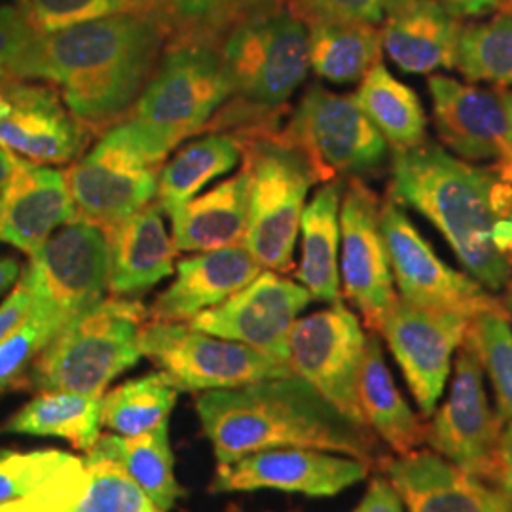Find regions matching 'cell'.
Wrapping results in <instances>:
<instances>
[{"instance_id": "f907efd6", "label": "cell", "mask_w": 512, "mask_h": 512, "mask_svg": "<svg viewBox=\"0 0 512 512\" xmlns=\"http://www.w3.org/2000/svg\"><path fill=\"white\" fill-rule=\"evenodd\" d=\"M484 512H512V497L501 494V492H497L495 488L490 486Z\"/></svg>"}, {"instance_id": "d6986e66", "label": "cell", "mask_w": 512, "mask_h": 512, "mask_svg": "<svg viewBox=\"0 0 512 512\" xmlns=\"http://www.w3.org/2000/svg\"><path fill=\"white\" fill-rule=\"evenodd\" d=\"M46 86L0 78V148L33 164H65L84 147L82 124Z\"/></svg>"}, {"instance_id": "ffe728a7", "label": "cell", "mask_w": 512, "mask_h": 512, "mask_svg": "<svg viewBox=\"0 0 512 512\" xmlns=\"http://www.w3.org/2000/svg\"><path fill=\"white\" fill-rule=\"evenodd\" d=\"M440 141L467 162L494 160V169L512 181V148L501 93L461 84L435 74L429 78Z\"/></svg>"}, {"instance_id": "3957f363", "label": "cell", "mask_w": 512, "mask_h": 512, "mask_svg": "<svg viewBox=\"0 0 512 512\" xmlns=\"http://www.w3.org/2000/svg\"><path fill=\"white\" fill-rule=\"evenodd\" d=\"M391 196L429 220L486 291L511 285V260L495 247L494 228L512 215V184L494 167L471 165L425 139L393 150Z\"/></svg>"}, {"instance_id": "f546056e", "label": "cell", "mask_w": 512, "mask_h": 512, "mask_svg": "<svg viewBox=\"0 0 512 512\" xmlns=\"http://www.w3.org/2000/svg\"><path fill=\"white\" fill-rule=\"evenodd\" d=\"M310 69L334 84L361 82L380 63L382 33L378 25L340 19H310Z\"/></svg>"}, {"instance_id": "7dc6e473", "label": "cell", "mask_w": 512, "mask_h": 512, "mask_svg": "<svg viewBox=\"0 0 512 512\" xmlns=\"http://www.w3.org/2000/svg\"><path fill=\"white\" fill-rule=\"evenodd\" d=\"M459 18L484 14H512V0H442Z\"/></svg>"}, {"instance_id": "7402d4cb", "label": "cell", "mask_w": 512, "mask_h": 512, "mask_svg": "<svg viewBox=\"0 0 512 512\" xmlns=\"http://www.w3.org/2000/svg\"><path fill=\"white\" fill-rule=\"evenodd\" d=\"M27 497L42 512H165L116 459L92 448L67 461Z\"/></svg>"}, {"instance_id": "1f68e13d", "label": "cell", "mask_w": 512, "mask_h": 512, "mask_svg": "<svg viewBox=\"0 0 512 512\" xmlns=\"http://www.w3.org/2000/svg\"><path fill=\"white\" fill-rule=\"evenodd\" d=\"M359 109L393 150L418 147L427 139V118L418 93L376 63L353 95Z\"/></svg>"}, {"instance_id": "d590c367", "label": "cell", "mask_w": 512, "mask_h": 512, "mask_svg": "<svg viewBox=\"0 0 512 512\" xmlns=\"http://www.w3.org/2000/svg\"><path fill=\"white\" fill-rule=\"evenodd\" d=\"M179 389L164 374L129 380L101 397V421L114 435L137 437L169 421Z\"/></svg>"}, {"instance_id": "e0dca14e", "label": "cell", "mask_w": 512, "mask_h": 512, "mask_svg": "<svg viewBox=\"0 0 512 512\" xmlns=\"http://www.w3.org/2000/svg\"><path fill=\"white\" fill-rule=\"evenodd\" d=\"M471 319L450 311L423 310L401 298L387 315L384 336L423 416H433Z\"/></svg>"}, {"instance_id": "6f0895ef", "label": "cell", "mask_w": 512, "mask_h": 512, "mask_svg": "<svg viewBox=\"0 0 512 512\" xmlns=\"http://www.w3.org/2000/svg\"><path fill=\"white\" fill-rule=\"evenodd\" d=\"M509 255H512V247H511V251H509V253H507V256Z\"/></svg>"}, {"instance_id": "c3c4849f", "label": "cell", "mask_w": 512, "mask_h": 512, "mask_svg": "<svg viewBox=\"0 0 512 512\" xmlns=\"http://www.w3.org/2000/svg\"><path fill=\"white\" fill-rule=\"evenodd\" d=\"M494 243L495 247L501 253H509L512 247V215L499 220L494 228Z\"/></svg>"}, {"instance_id": "7c38bea8", "label": "cell", "mask_w": 512, "mask_h": 512, "mask_svg": "<svg viewBox=\"0 0 512 512\" xmlns=\"http://www.w3.org/2000/svg\"><path fill=\"white\" fill-rule=\"evenodd\" d=\"M380 228L399 298L423 310L450 311L473 319L486 311H505L469 274L448 266L421 236L399 203L380 207Z\"/></svg>"}, {"instance_id": "4316f807", "label": "cell", "mask_w": 512, "mask_h": 512, "mask_svg": "<svg viewBox=\"0 0 512 512\" xmlns=\"http://www.w3.org/2000/svg\"><path fill=\"white\" fill-rule=\"evenodd\" d=\"M167 215L177 251L207 253L243 245L249 217L247 171L241 169L236 177L217 184Z\"/></svg>"}, {"instance_id": "5bb4252c", "label": "cell", "mask_w": 512, "mask_h": 512, "mask_svg": "<svg viewBox=\"0 0 512 512\" xmlns=\"http://www.w3.org/2000/svg\"><path fill=\"white\" fill-rule=\"evenodd\" d=\"M503 423L488 399L484 370L463 342L450 393L425 425V442L431 452L488 484Z\"/></svg>"}, {"instance_id": "f5cc1de1", "label": "cell", "mask_w": 512, "mask_h": 512, "mask_svg": "<svg viewBox=\"0 0 512 512\" xmlns=\"http://www.w3.org/2000/svg\"><path fill=\"white\" fill-rule=\"evenodd\" d=\"M16 160H18L16 154H12V152L0 148V190H2V186L8 181V177L12 175Z\"/></svg>"}, {"instance_id": "4dcf8cb0", "label": "cell", "mask_w": 512, "mask_h": 512, "mask_svg": "<svg viewBox=\"0 0 512 512\" xmlns=\"http://www.w3.org/2000/svg\"><path fill=\"white\" fill-rule=\"evenodd\" d=\"M150 16L167 33V46L202 44L219 48L220 40L245 19L281 6L285 0H147Z\"/></svg>"}, {"instance_id": "ab89813d", "label": "cell", "mask_w": 512, "mask_h": 512, "mask_svg": "<svg viewBox=\"0 0 512 512\" xmlns=\"http://www.w3.org/2000/svg\"><path fill=\"white\" fill-rule=\"evenodd\" d=\"M71 459L61 450H0V503L31 494Z\"/></svg>"}, {"instance_id": "4fadbf2b", "label": "cell", "mask_w": 512, "mask_h": 512, "mask_svg": "<svg viewBox=\"0 0 512 512\" xmlns=\"http://www.w3.org/2000/svg\"><path fill=\"white\" fill-rule=\"evenodd\" d=\"M368 336L357 315L342 302L315 311L296 323L289 334V357L294 376L302 378L349 420L366 425L357 385Z\"/></svg>"}, {"instance_id": "74e56055", "label": "cell", "mask_w": 512, "mask_h": 512, "mask_svg": "<svg viewBox=\"0 0 512 512\" xmlns=\"http://www.w3.org/2000/svg\"><path fill=\"white\" fill-rule=\"evenodd\" d=\"M478 359L494 389L495 412L512 420V327L509 313L486 311L471 319L463 340Z\"/></svg>"}, {"instance_id": "db71d44e", "label": "cell", "mask_w": 512, "mask_h": 512, "mask_svg": "<svg viewBox=\"0 0 512 512\" xmlns=\"http://www.w3.org/2000/svg\"><path fill=\"white\" fill-rule=\"evenodd\" d=\"M501 101H503V109H505V118H507V135H509V143L512 148V92L501 93Z\"/></svg>"}, {"instance_id": "8fae6325", "label": "cell", "mask_w": 512, "mask_h": 512, "mask_svg": "<svg viewBox=\"0 0 512 512\" xmlns=\"http://www.w3.org/2000/svg\"><path fill=\"white\" fill-rule=\"evenodd\" d=\"M311 165L317 181L380 169L389 145L353 97L311 86L281 133Z\"/></svg>"}, {"instance_id": "60d3db41", "label": "cell", "mask_w": 512, "mask_h": 512, "mask_svg": "<svg viewBox=\"0 0 512 512\" xmlns=\"http://www.w3.org/2000/svg\"><path fill=\"white\" fill-rule=\"evenodd\" d=\"M408 0H285L304 23L310 19H340L380 25Z\"/></svg>"}, {"instance_id": "680465c9", "label": "cell", "mask_w": 512, "mask_h": 512, "mask_svg": "<svg viewBox=\"0 0 512 512\" xmlns=\"http://www.w3.org/2000/svg\"><path fill=\"white\" fill-rule=\"evenodd\" d=\"M511 184H512V181H511Z\"/></svg>"}, {"instance_id": "5b68a950", "label": "cell", "mask_w": 512, "mask_h": 512, "mask_svg": "<svg viewBox=\"0 0 512 512\" xmlns=\"http://www.w3.org/2000/svg\"><path fill=\"white\" fill-rule=\"evenodd\" d=\"M148 310L122 296L103 298L55 334L29 366L38 391H73L103 397L122 372L143 357L141 327Z\"/></svg>"}, {"instance_id": "44dd1931", "label": "cell", "mask_w": 512, "mask_h": 512, "mask_svg": "<svg viewBox=\"0 0 512 512\" xmlns=\"http://www.w3.org/2000/svg\"><path fill=\"white\" fill-rule=\"evenodd\" d=\"M74 219L76 209L65 175L18 156L0 190V243L31 256L55 230Z\"/></svg>"}, {"instance_id": "f35d334b", "label": "cell", "mask_w": 512, "mask_h": 512, "mask_svg": "<svg viewBox=\"0 0 512 512\" xmlns=\"http://www.w3.org/2000/svg\"><path fill=\"white\" fill-rule=\"evenodd\" d=\"M23 12L38 33L118 14H148L147 0H25Z\"/></svg>"}, {"instance_id": "bcb514c9", "label": "cell", "mask_w": 512, "mask_h": 512, "mask_svg": "<svg viewBox=\"0 0 512 512\" xmlns=\"http://www.w3.org/2000/svg\"><path fill=\"white\" fill-rule=\"evenodd\" d=\"M31 311V293L19 279L16 289L0 304V342L25 321Z\"/></svg>"}, {"instance_id": "30bf717a", "label": "cell", "mask_w": 512, "mask_h": 512, "mask_svg": "<svg viewBox=\"0 0 512 512\" xmlns=\"http://www.w3.org/2000/svg\"><path fill=\"white\" fill-rule=\"evenodd\" d=\"M139 348L179 391L230 389L293 374L272 355L188 323L152 319L141 327Z\"/></svg>"}, {"instance_id": "484cf974", "label": "cell", "mask_w": 512, "mask_h": 512, "mask_svg": "<svg viewBox=\"0 0 512 512\" xmlns=\"http://www.w3.org/2000/svg\"><path fill=\"white\" fill-rule=\"evenodd\" d=\"M112 296L145 293L173 274L175 245L167 234L160 205H147L116 224L109 234Z\"/></svg>"}, {"instance_id": "e575fe53", "label": "cell", "mask_w": 512, "mask_h": 512, "mask_svg": "<svg viewBox=\"0 0 512 512\" xmlns=\"http://www.w3.org/2000/svg\"><path fill=\"white\" fill-rule=\"evenodd\" d=\"M93 448L116 459L131 480L165 512L183 497L184 490L175 476L167 423L137 437L101 435Z\"/></svg>"}, {"instance_id": "681fc988", "label": "cell", "mask_w": 512, "mask_h": 512, "mask_svg": "<svg viewBox=\"0 0 512 512\" xmlns=\"http://www.w3.org/2000/svg\"><path fill=\"white\" fill-rule=\"evenodd\" d=\"M19 275V262L12 256H0V293H4Z\"/></svg>"}, {"instance_id": "cb8c5ba5", "label": "cell", "mask_w": 512, "mask_h": 512, "mask_svg": "<svg viewBox=\"0 0 512 512\" xmlns=\"http://www.w3.org/2000/svg\"><path fill=\"white\" fill-rule=\"evenodd\" d=\"M463 23L442 0H408L384 19L382 48L410 74L456 69Z\"/></svg>"}, {"instance_id": "ba28073f", "label": "cell", "mask_w": 512, "mask_h": 512, "mask_svg": "<svg viewBox=\"0 0 512 512\" xmlns=\"http://www.w3.org/2000/svg\"><path fill=\"white\" fill-rule=\"evenodd\" d=\"M109 279V238L84 219L71 220L46 239L21 274L31 293L29 315L52 338L105 298Z\"/></svg>"}, {"instance_id": "836d02e7", "label": "cell", "mask_w": 512, "mask_h": 512, "mask_svg": "<svg viewBox=\"0 0 512 512\" xmlns=\"http://www.w3.org/2000/svg\"><path fill=\"white\" fill-rule=\"evenodd\" d=\"M243 156L238 137L213 133L181 148L158 173L156 200L164 213L196 198L209 183L230 173Z\"/></svg>"}, {"instance_id": "d6a6232c", "label": "cell", "mask_w": 512, "mask_h": 512, "mask_svg": "<svg viewBox=\"0 0 512 512\" xmlns=\"http://www.w3.org/2000/svg\"><path fill=\"white\" fill-rule=\"evenodd\" d=\"M101 397L73 391H42L4 425L8 433L69 440L76 450L90 452L101 437Z\"/></svg>"}, {"instance_id": "52a82bcc", "label": "cell", "mask_w": 512, "mask_h": 512, "mask_svg": "<svg viewBox=\"0 0 512 512\" xmlns=\"http://www.w3.org/2000/svg\"><path fill=\"white\" fill-rule=\"evenodd\" d=\"M249 177V217L243 247L272 272L293 266L294 245L311 186L317 181L304 154L283 135L243 141Z\"/></svg>"}, {"instance_id": "7bdbcfd3", "label": "cell", "mask_w": 512, "mask_h": 512, "mask_svg": "<svg viewBox=\"0 0 512 512\" xmlns=\"http://www.w3.org/2000/svg\"><path fill=\"white\" fill-rule=\"evenodd\" d=\"M37 35L21 6H0V78H14L19 55Z\"/></svg>"}, {"instance_id": "9c48e42d", "label": "cell", "mask_w": 512, "mask_h": 512, "mask_svg": "<svg viewBox=\"0 0 512 512\" xmlns=\"http://www.w3.org/2000/svg\"><path fill=\"white\" fill-rule=\"evenodd\" d=\"M160 165L128 118L112 126L65 173L76 219L93 222L109 234L156 198Z\"/></svg>"}, {"instance_id": "8d00e7d4", "label": "cell", "mask_w": 512, "mask_h": 512, "mask_svg": "<svg viewBox=\"0 0 512 512\" xmlns=\"http://www.w3.org/2000/svg\"><path fill=\"white\" fill-rule=\"evenodd\" d=\"M456 69L471 82L512 86V14L463 27Z\"/></svg>"}, {"instance_id": "816d5d0a", "label": "cell", "mask_w": 512, "mask_h": 512, "mask_svg": "<svg viewBox=\"0 0 512 512\" xmlns=\"http://www.w3.org/2000/svg\"><path fill=\"white\" fill-rule=\"evenodd\" d=\"M0 512H42L38 509L37 505L27 497H19V499H12V501H4L0 503Z\"/></svg>"}, {"instance_id": "11a10c76", "label": "cell", "mask_w": 512, "mask_h": 512, "mask_svg": "<svg viewBox=\"0 0 512 512\" xmlns=\"http://www.w3.org/2000/svg\"><path fill=\"white\" fill-rule=\"evenodd\" d=\"M503 306H505V310L509 313V319H512V289L505 296V300H503Z\"/></svg>"}, {"instance_id": "603a6c76", "label": "cell", "mask_w": 512, "mask_h": 512, "mask_svg": "<svg viewBox=\"0 0 512 512\" xmlns=\"http://www.w3.org/2000/svg\"><path fill=\"white\" fill-rule=\"evenodd\" d=\"M262 266L243 247H226L188 256L177 264L175 281L160 294L148 315L154 321L188 323L249 285Z\"/></svg>"}, {"instance_id": "2e32d148", "label": "cell", "mask_w": 512, "mask_h": 512, "mask_svg": "<svg viewBox=\"0 0 512 512\" xmlns=\"http://www.w3.org/2000/svg\"><path fill=\"white\" fill-rule=\"evenodd\" d=\"M311 300L300 283L266 270L219 306L190 319L188 325L287 363L289 334Z\"/></svg>"}, {"instance_id": "ee69618b", "label": "cell", "mask_w": 512, "mask_h": 512, "mask_svg": "<svg viewBox=\"0 0 512 512\" xmlns=\"http://www.w3.org/2000/svg\"><path fill=\"white\" fill-rule=\"evenodd\" d=\"M488 484L497 492L512 497V420L505 421L501 427Z\"/></svg>"}, {"instance_id": "7a4b0ae2", "label": "cell", "mask_w": 512, "mask_h": 512, "mask_svg": "<svg viewBox=\"0 0 512 512\" xmlns=\"http://www.w3.org/2000/svg\"><path fill=\"white\" fill-rule=\"evenodd\" d=\"M196 412L219 465L272 448L325 450L370 467L378 459L376 435L294 374L203 391Z\"/></svg>"}, {"instance_id": "f1b7e54d", "label": "cell", "mask_w": 512, "mask_h": 512, "mask_svg": "<svg viewBox=\"0 0 512 512\" xmlns=\"http://www.w3.org/2000/svg\"><path fill=\"white\" fill-rule=\"evenodd\" d=\"M346 184L332 179L323 184L300 219L302 260L296 277L313 300L338 304L340 298V205Z\"/></svg>"}, {"instance_id": "ac0fdd59", "label": "cell", "mask_w": 512, "mask_h": 512, "mask_svg": "<svg viewBox=\"0 0 512 512\" xmlns=\"http://www.w3.org/2000/svg\"><path fill=\"white\" fill-rule=\"evenodd\" d=\"M370 465L361 459L313 448H272L219 465L213 494L281 490L308 497H332L365 480Z\"/></svg>"}, {"instance_id": "b9f144b4", "label": "cell", "mask_w": 512, "mask_h": 512, "mask_svg": "<svg viewBox=\"0 0 512 512\" xmlns=\"http://www.w3.org/2000/svg\"><path fill=\"white\" fill-rule=\"evenodd\" d=\"M52 336L37 319L25 317L2 342H0V391L14 384L19 376L33 365L38 353L48 346Z\"/></svg>"}, {"instance_id": "f6af8a7d", "label": "cell", "mask_w": 512, "mask_h": 512, "mask_svg": "<svg viewBox=\"0 0 512 512\" xmlns=\"http://www.w3.org/2000/svg\"><path fill=\"white\" fill-rule=\"evenodd\" d=\"M353 512H406L403 499L385 476H374Z\"/></svg>"}, {"instance_id": "6da1fadb", "label": "cell", "mask_w": 512, "mask_h": 512, "mask_svg": "<svg viewBox=\"0 0 512 512\" xmlns=\"http://www.w3.org/2000/svg\"><path fill=\"white\" fill-rule=\"evenodd\" d=\"M165 44L164 27L148 14L93 19L38 33L14 78L52 82L80 124H107L135 105Z\"/></svg>"}, {"instance_id": "d4e9b609", "label": "cell", "mask_w": 512, "mask_h": 512, "mask_svg": "<svg viewBox=\"0 0 512 512\" xmlns=\"http://www.w3.org/2000/svg\"><path fill=\"white\" fill-rule=\"evenodd\" d=\"M384 475L406 512H484L490 484L463 473L431 450L385 459Z\"/></svg>"}, {"instance_id": "9a60e30c", "label": "cell", "mask_w": 512, "mask_h": 512, "mask_svg": "<svg viewBox=\"0 0 512 512\" xmlns=\"http://www.w3.org/2000/svg\"><path fill=\"white\" fill-rule=\"evenodd\" d=\"M340 274L344 296L361 311L366 327L380 332L399 294L387 255L380 205L359 177L344 188L340 205Z\"/></svg>"}, {"instance_id": "8992f818", "label": "cell", "mask_w": 512, "mask_h": 512, "mask_svg": "<svg viewBox=\"0 0 512 512\" xmlns=\"http://www.w3.org/2000/svg\"><path fill=\"white\" fill-rule=\"evenodd\" d=\"M230 97L232 84L217 48L167 46L128 120L148 154L162 164L173 148L198 133Z\"/></svg>"}, {"instance_id": "277c9868", "label": "cell", "mask_w": 512, "mask_h": 512, "mask_svg": "<svg viewBox=\"0 0 512 512\" xmlns=\"http://www.w3.org/2000/svg\"><path fill=\"white\" fill-rule=\"evenodd\" d=\"M217 50L236 97L228 124L239 126L243 141L274 133L272 112L291 99L310 71L306 23L283 2L239 23Z\"/></svg>"}, {"instance_id": "83f0119b", "label": "cell", "mask_w": 512, "mask_h": 512, "mask_svg": "<svg viewBox=\"0 0 512 512\" xmlns=\"http://www.w3.org/2000/svg\"><path fill=\"white\" fill-rule=\"evenodd\" d=\"M357 397L366 427L397 456L414 452L425 442V425L395 384L376 334L366 340Z\"/></svg>"}, {"instance_id": "9f6ffc18", "label": "cell", "mask_w": 512, "mask_h": 512, "mask_svg": "<svg viewBox=\"0 0 512 512\" xmlns=\"http://www.w3.org/2000/svg\"><path fill=\"white\" fill-rule=\"evenodd\" d=\"M509 260H511V268H512V255H509ZM511 289H512V279H511Z\"/></svg>"}]
</instances>
